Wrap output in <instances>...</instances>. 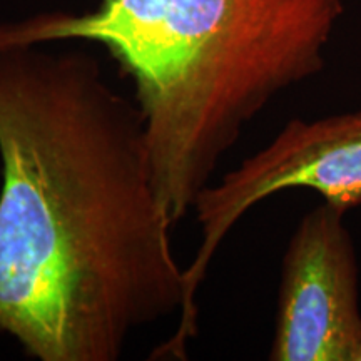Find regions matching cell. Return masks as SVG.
I'll return each instance as SVG.
<instances>
[{"label": "cell", "mask_w": 361, "mask_h": 361, "mask_svg": "<svg viewBox=\"0 0 361 361\" xmlns=\"http://www.w3.org/2000/svg\"><path fill=\"white\" fill-rule=\"evenodd\" d=\"M0 331L39 361H117L186 279L137 102L96 57L0 49Z\"/></svg>", "instance_id": "obj_1"}, {"label": "cell", "mask_w": 361, "mask_h": 361, "mask_svg": "<svg viewBox=\"0 0 361 361\" xmlns=\"http://www.w3.org/2000/svg\"><path fill=\"white\" fill-rule=\"evenodd\" d=\"M341 0H99L84 13L0 24V49L101 44L134 82L152 180L176 226L243 129L319 74Z\"/></svg>", "instance_id": "obj_2"}, {"label": "cell", "mask_w": 361, "mask_h": 361, "mask_svg": "<svg viewBox=\"0 0 361 361\" xmlns=\"http://www.w3.org/2000/svg\"><path fill=\"white\" fill-rule=\"evenodd\" d=\"M291 188L314 189L343 211L361 204V111L313 123L291 119L268 146L202 189L192 206L201 245L184 268L186 305L174 335L159 346L162 356L188 358L197 335V291L224 238L251 207Z\"/></svg>", "instance_id": "obj_3"}, {"label": "cell", "mask_w": 361, "mask_h": 361, "mask_svg": "<svg viewBox=\"0 0 361 361\" xmlns=\"http://www.w3.org/2000/svg\"><path fill=\"white\" fill-rule=\"evenodd\" d=\"M345 214L324 201L293 233L269 360L355 361L361 345L358 261Z\"/></svg>", "instance_id": "obj_4"}, {"label": "cell", "mask_w": 361, "mask_h": 361, "mask_svg": "<svg viewBox=\"0 0 361 361\" xmlns=\"http://www.w3.org/2000/svg\"><path fill=\"white\" fill-rule=\"evenodd\" d=\"M355 361H361V345L358 348V353H356V356H355Z\"/></svg>", "instance_id": "obj_5"}]
</instances>
